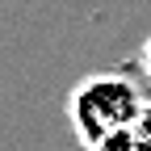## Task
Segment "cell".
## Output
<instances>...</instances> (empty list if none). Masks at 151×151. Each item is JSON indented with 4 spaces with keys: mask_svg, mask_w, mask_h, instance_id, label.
Returning <instances> with one entry per match:
<instances>
[{
    "mask_svg": "<svg viewBox=\"0 0 151 151\" xmlns=\"http://www.w3.org/2000/svg\"><path fill=\"white\" fill-rule=\"evenodd\" d=\"M147 97L139 92V80L126 71H92L67 92V122L71 134L84 143V151H92L97 143H105L109 134L134 130L143 118Z\"/></svg>",
    "mask_w": 151,
    "mask_h": 151,
    "instance_id": "cell-1",
    "label": "cell"
},
{
    "mask_svg": "<svg viewBox=\"0 0 151 151\" xmlns=\"http://www.w3.org/2000/svg\"><path fill=\"white\" fill-rule=\"evenodd\" d=\"M92 151H147V143L139 139V130H122V134H109L105 143H97Z\"/></svg>",
    "mask_w": 151,
    "mask_h": 151,
    "instance_id": "cell-2",
    "label": "cell"
},
{
    "mask_svg": "<svg viewBox=\"0 0 151 151\" xmlns=\"http://www.w3.org/2000/svg\"><path fill=\"white\" fill-rule=\"evenodd\" d=\"M134 130H139V139H143V143H147V151H151V101L143 105V118H139V126H134Z\"/></svg>",
    "mask_w": 151,
    "mask_h": 151,
    "instance_id": "cell-3",
    "label": "cell"
},
{
    "mask_svg": "<svg viewBox=\"0 0 151 151\" xmlns=\"http://www.w3.org/2000/svg\"><path fill=\"white\" fill-rule=\"evenodd\" d=\"M139 67H143V80L151 84V38L143 42V50H139Z\"/></svg>",
    "mask_w": 151,
    "mask_h": 151,
    "instance_id": "cell-4",
    "label": "cell"
}]
</instances>
